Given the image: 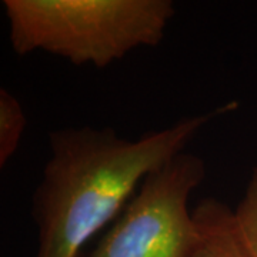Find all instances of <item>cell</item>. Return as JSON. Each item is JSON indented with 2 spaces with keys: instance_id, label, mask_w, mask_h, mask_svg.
<instances>
[{
  "instance_id": "obj_1",
  "label": "cell",
  "mask_w": 257,
  "mask_h": 257,
  "mask_svg": "<svg viewBox=\"0 0 257 257\" xmlns=\"http://www.w3.org/2000/svg\"><path fill=\"white\" fill-rule=\"evenodd\" d=\"M236 103L149 132L138 140L111 128L50 133V157L33 196L36 257H79L87 241L117 219L147 176L183 153L210 120Z\"/></svg>"
},
{
  "instance_id": "obj_2",
  "label": "cell",
  "mask_w": 257,
  "mask_h": 257,
  "mask_svg": "<svg viewBox=\"0 0 257 257\" xmlns=\"http://www.w3.org/2000/svg\"><path fill=\"white\" fill-rule=\"evenodd\" d=\"M10 45L76 66L106 67L139 47H155L175 16L170 0H3Z\"/></svg>"
},
{
  "instance_id": "obj_3",
  "label": "cell",
  "mask_w": 257,
  "mask_h": 257,
  "mask_svg": "<svg viewBox=\"0 0 257 257\" xmlns=\"http://www.w3.org/2000/svg\"><path fill=\"white\" fill-rule=\"evenodd\" d=\"M204 176L202 157L186 152L150 173L90 257H194L204 224L189 199Z\"/></svg>"
},
{
  "instance_id": "obj_4",
  "label": "cell",
  "mask_w": 257,
  "mask_h": 257,
  "mask_svg": "<svg viewBox=\"0 0 257 257\" xmlns=\"http://www.w3.org/2000/svg\"><path fill=\"white\" fill-rule=\"evenodd\" d=\"M194 210L204 224V240L194 257H246L236 234L233 210L227 204L206 199Z\"/></svg>"
},
{
  "instance_id": "obj_5",
  "label": "cell",
  "mask_w": 257,
  "mask_h": 257,
  "mask_svg": "<svg viewBox=\"0 0 257 257\" xmlns=\"http://www.w3.org/2000/svg\"><path fill=\"white\" fill-rule=\"evenodd\" d=\"M26 114L19 99L5 87L0 89V167L8 165L19 149L26 128Z\"/></svg>"
},
{
  "instance_id": "obj_6",
  "label": "cell",
  "mask_w": 257,
  "mask_h": 257,
  "mask_svg": "<svg viewBox=\"0 0 257 257\" xmlns=\"http://www.w3.org/2000/svg\"><path fill=\"white\" fill-rule=\"evenodd\" d=\"M233 223L246 257H257V166L241 200L233 210Z\"/></svg>"
}]
</instances>
